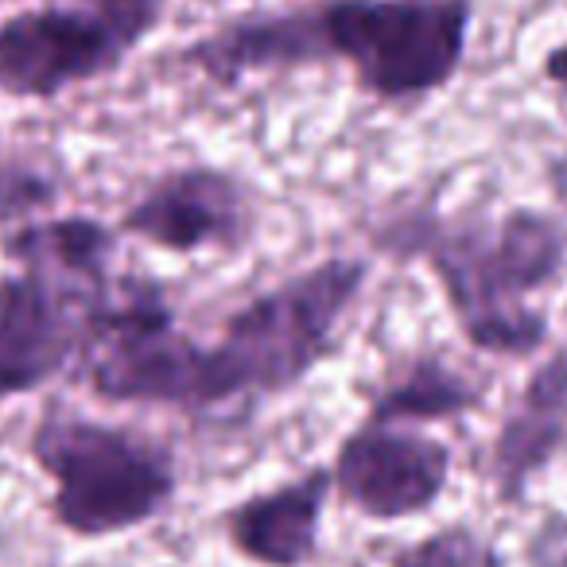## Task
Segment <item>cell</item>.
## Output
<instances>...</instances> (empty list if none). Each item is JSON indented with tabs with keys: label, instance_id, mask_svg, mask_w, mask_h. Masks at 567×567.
Instances as JSON below:
<instances>
[{
	"label": "cell",
	"instance_id": "2e32d148",
	"mask_svg": "<svg viewBox=\"0 0 567 567\" xmlns=\"http://www.w3.org/2000/svg\"><path fill=\"white\" fill-rule=\"evenodd\" d=\"M533 567H567V513H551L528 544Z\"/></svg>",
	"mask_w": 567,
	"mask_h": 567
},
{
	"label": "cell",
	"instance_id": "52a82bcc",
	"mask_svg": "<svg viewBox=\"0 0 567 567\" xmlns=\"http://www.w3.org/2000/svg\"><path fill=\"white\" fill-rule=\"evenodd\" d=\"M455 455L443 440L409 424H373L334 451V497L370 520H409L427 513L451 486Z\"/></svg>",
	"mask_w": 567,
	"mask_h": 567
},
{
	"label": "cell",
	"instance_id": "30bf717a",
	"mask_svg": "<svg viewBox=\"0 0 567 567\" xmlns=\"http://www.w3.org/2000/svg\"><path fill=\"white\" fill-rule=\"evenodd\" d=\"M179 63L221 90L252 74L319 66L327 63L323 35H319V4L311 0L296 9L245 12V17L221 20L214 24V32L198 35L179 51Z\"/></svg>",
	"mask_w": 567,
	"mask_h": 567
},
{
	"label": "cell",
	"instance_id": "9a60e30c",
	"mask_svg": "<svg viewBox=\"0 0 567 567\" xmlns=\"http://www.w3.org/2000/svg\"><path fill=\"white\" fill-rule=\"evenodd\" d=\"M385 567H505V559L489 536L455 520V525H440L420 540L393 548Z\"/></svg>",
	"mask_w": 567,
	"mask_h": 567
},
{
	"label": "cell",
	"instance_id": "7c38bea8",
	"mask_svg": "<svg viewBox=\"0 0 567 567\" xmlns=\"http://www.w3.org/2000/svg\"><path fill=\"white\" fill-rule=\"evenodd\" d=\"M567 447V350L548 354L505 409L489 443L486 474L497 502L517 505Z\"/></svg>",
	"mask_w": 567,
	"mask_h": 567
},
{
	"label": "cell",
	"instance_id": "9c48e42d",
	"mask_svg": "<svg viewBox=\"0 0 567 567\" xmlns=\"http://www.w3.org/2000/svg\"><path fill=\"white\" fill-rule=\"evenodd\" d=\"M97 300L43 272L0 280V396L32 393L86 342Z\"/></svg>",
	"mask_w": 567,
	"mask_h": 567
},
{
	"label": "cell",
	"instance_id": "5b68a950",
	"mask_svg": "<svg viewBox=\"0 0 567 567\" xmlns=\"http://www.w3.org/2000/svg\"><path fill=\"white\" fill-rule=\"evenodd\" d=\"M172 0H82L17 12L0 24V90L59 97L113 74L159 24Z\"/></svg>",
	"mask_w": 567,
	"mask_h": 567
},
{
	"label": "cell",
	"instance_id": "ac0fdd59",
	"mask_svg": "<svg viewBox=\"0 0 567 567\" xmlns=\"http://www.w3.org/2000/svg\"><path fill=\"white\" fill-rule=\"evenodd\" d=\"M559 172H567V156H564V164H559Z\"/></svg>",
	"mask_w": 567,
	"mask_h": 567
},
{
	"label": "cell",
	"instance_id": "3957f363",
	"mask_svg": "<svg viewBox=\"0 0 567 567\" xmlns=\"http://www.w3.org/2000/svg\"><path fill=\"white\" fill-rule=\"evenodd\" d=\"M327 63L385 105L440 94L466 63L474 0H316Z\"/></svg>",
	"mask_w": 567,
	"mask_h": 567
},
{
	"label": "cell",
	"instance_id": "5bb4252c",
	"mask_svg": "<svg viewBox=\"0 0 567 567\" xmlns=\"http://www.w3.org/2000/svg\"><path fill=\"white\" fill-rule=\"evenodd\" d=\"M4 249L24 260L32 272L66 284L74 292L102 300L105 296V268H110L113 234L94 218H59L43 226H24L9 237Z\"/></svg>",
	"mask_w": 567,
	"mask_h": 567
},
{
	"label": "cell",
	"instance_id": "8992f818",
	"mask_svg": "<svg viewBox=\"0 0 567 567\" xmlns=\"http://www.w3.org/2000/svg\"><path fill=\"white\" fill-rule=\"evenodd\" d=\"M90 385L117 404L214 409L210 347L183 334L159 292L141 288L125 300H97L86 319Z\"/></svg>",
	"mask_w": 567,
	"mask_h": 567
},
{
	"label": "cell",
	"instance_id": "4fadbf2b",
	"mask_svg": "<svg viewBox=\"0 0 567 567\" xmlns=\"http://www.w3.org/2000/svg\"><path fill=\"white\" fill-rule=\"evenodd\" d=\"M486 404V385L440 354H412L396 362L365 393V420L373 424H440Z\"/></svg>",
	"mask_w": 567,
	"mask_h": 567
},
{
	"label": "cell",
	"instance_id": "8fae6325",
	"mask_svg": "<svg viewBox=\"0 0 567 567\" xmlns=\"http://www.w3.org/2000/svg\"><path fill=\"white\" fill-rule=\"evenodd\" d=\"M331 494V466H308L296 478L252 489L221 513L229 548L257 567H311L323 544Z\"/></svg>",
	"mask_w": 567,
	"mask_h": 567
},
{
	"label": "cell",
	"instance_id": "277c9868",
	"mask_svg": "<svg viewBox=\"0 0 567 567\" xmlns=\"http://www.w3.org/2000/svg\"><path fill=\"white\" fill-rule=\"evenodd\" d=\"M55 478L59 525L74 536H117L156 520L179 489L175 458L164 443L82 416H48L32 443Z\"/></svg>",
	"mask_w": 567,
	"mask_h": 567
},
{
	"label": "cell",
	"instance_id": "ba28073f",
	"mask_svg": "<svg viewBox=\"0 0 567 567\" xmlns=\"http://www.w3.org/2000/svg\"><path fill=\"white\" fill-rule=\"evenodd\" d=\"M252 195L234 172L190 164L167 172L128 206L121 229L167 252H237L252 237Z\"/></svg>",
	"mask_w": 567,
	"mask_h": 567
},
{
	"label": "cell",
	"instance_id": "7a4b0ae2",
	"mask_svg": "<svg viewBox=\"0 0 567 567\" xmlns=\"http://www.w3.org/2000/svg\"><path fill=\"white\" fill-rule=\"evenodd\" d=\"M370 260L327 257L252 296L226 319L210 347L214 404L280 396L319 370L339 347L342 319L362 300Z\"/></svg>",
	"mask_w": 567,
	"mask_h": 567
},
{
	"label": "cell",
	"instance_id": "6da1fadb",
	"mask_svg": "<svg viewBox=\"0 0 567 567\" xmlns=\"http://www.w3.org/2000/svg\"><path fill=\"white\" fill-rule=\"evenodd\" d=\"M409 249L424 257L455 327L474 350L533 358L548 342V292L567 268V226L548 210L513 206L502 218L412 221Z\"/></svg>",
	"mask_w": 567,
	"mask_h": 567
},
{
	"label": "cell",
	"instance_id": "e0dca14e",
	"mask_svg": "<svg viewBox=\"0 0 567 567\" xmlns=\"http://www.w3.org/2000/svg\"><path fill=\"white\" fill-rule=\"evenodd\" d=\"M540 74H544V82L567 90V40L556 43V48H548V55L540 59Z\"/></svg>",
	"mask_w": 567,
	"mask_h": 567
}]
</instances>
